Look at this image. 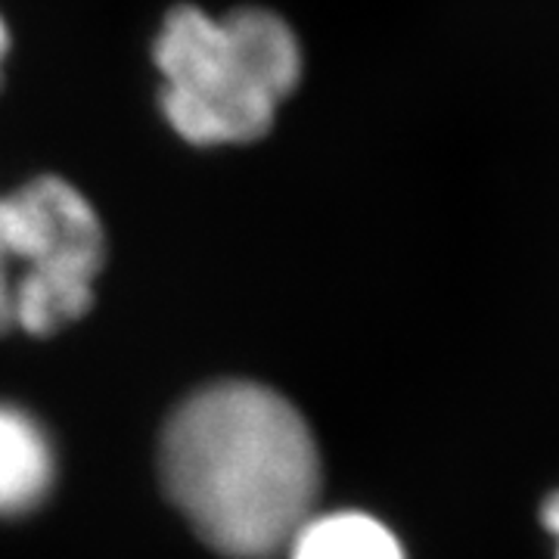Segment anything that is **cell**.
Segmentation results:
<instances>
[{
	"label": "cell",
	"mask_w": 559,
	"mask_h": 559,
	"mask_svg": "<svg viewBox=\"0 0 559 559\" xmlns=\"http://www.w3.org/2000/svg\"><path fill=\"white\" fill-rule=\"evenodd\" d=\"M57 451L38 417L0 401V520H22L50 498Z\"/></svg>",
	"instance_id": "obj_4"
},
{
	"label": "cell",
	"mask_w": 559,
	"mask_h": 559,
	"mask_svg": "<svg viewBox=\"0 0 559 559\" xmlns=\"http://www.w3.org/2000/svg\"><path fill=\"white\" fill-rule=\"evenodd\" d=\"M109 240L97 205L57 171L0 193V336H53L97 299Z\"/></svg>",
	"instance_id": "obj_3"
},
{
	"label": "cell",
	"mask_w": 559,
	"mask_h": 559,
	"mask_svg": "<svg viewBox=\"0 0 559 559\" xmlns=\"http://www.w3.org/2000/svg\"><path fill=\"white\" fill-rule=\"evenodd\" d=\"M540 520H544V525L554 532L559 538V491L557 495H550V498L544 500V510H540ZM557 559H559V550H557Z\"/></svg>",
	"instance_id": "obj_6"
},
{
	"label": "cell",
	"mask_w": 559,
	"mask_h": 559,
	"mask_svg": "<svg viewBox=\"0 0 559 559\" xmlns=\"http://www.w3.org/2000/svg\"><path fill=\"white\" fill-rule=\"evenodd\" d=\"M289 559H404L401 540L358 510L314 513L286 544Z\"/></svg>",
	"instance_id": "obj_5"
},
{
	"label": "cell",
	"mask_w": 559,
	"mask_h": 559,
	"mask_svg": "<svg viewBox=\"0 0 559 559\" xmlns=\"http://www.w3.org/2000/svg\"><path fill=\"white\" fill-rule=\"evenodd\" d=\"M159 473L193 532L230 559L286 550L323 485L311 426L280 392L246 380L180 401L162 429Z\"/></svg>",
	"instance_id": "obj_1"
},
{
	"label": "cell",
	"mask_w": 559,
	"mask_h": 559,
	"mask_svg": "<svg viewBox=\"0 0 559 559\" xmlns=\"http://www.w3.org/2000/svg\"><path fill=\"white\" fill-rule=\"evenodd\" d=\"M162 124L193 150H242L274 134L305 84L308 47L267 3L212 13L175 0L150 40Z\"/></svg>",
	"instance_id": "obj_2"
}]
</instances>
